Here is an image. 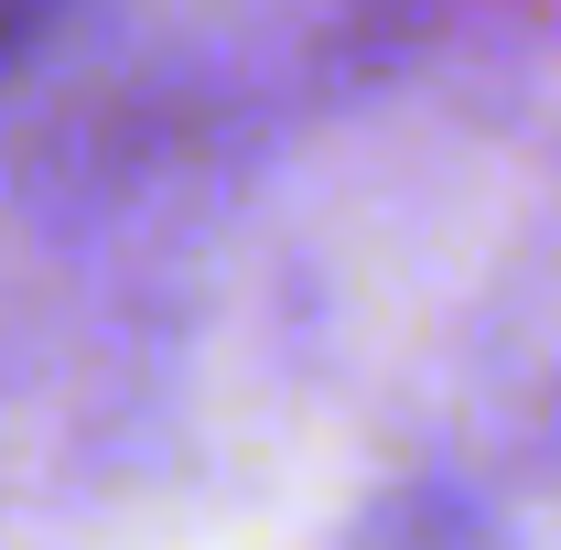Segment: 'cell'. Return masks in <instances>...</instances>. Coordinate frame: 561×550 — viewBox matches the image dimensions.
<instances>
[{"mask_svg":"<svg viewBox=\"0 0 561 550\" xmlns=\"http://www.w3.org/2000/svg\"><path fill=\"white\" fill-rule=\"evenodd\" d=\"M55 11H66V0H0V66H11V55H22V44H33Z\"/></svg>","mask_w":561,"mask_h":550,"instance_id":"6da1fadb","label":"cell"}]
</instances>
